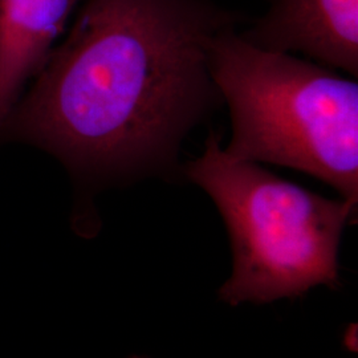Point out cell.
Wrapping results in <instances>:
<instances>
[{"label": "cell", "instance_id": "cell-5", "mask_svg": "<svg viewBox=\"0 0 358 358\" xmlns=\"http://www.w3.org/2000/svg\"><path fill=\"white\" fill-rule=\"evenodd\" d=\"M80 0H0V127Z\"/></svg>", "mask_w": 358, "mask_h": 358}, {"label": "cell", "instance_id": "cell-4", "mask_svg": "<svg viewBox=\"0 0 358 358\" xmlns=\"http://www.w3.org/2000/svg\"><path fill=\"white\" fill-rule=\"evenodd\" d=\"M268 11L241 32L267 51L301 52L316 63L358 75V0H271Z\"/></svg>", "mask_w": 358, "mask_h": 358}, {"label": "cell", "instance_id": "cell-1", "mask_svg": "<svg viewBox=\"0 0 358 358\" xmlns=\"http://www.w3.org/2000/svg\"><path fill=\"white\" fill-rule=\"evenodd\" d=\"M238 22L208 0H85L0 138L51 154L90 186L171 176L183 140L222 101L210 51Z\"/></svg>", "mask_w": 358, "mask_h": 358}, {"label": "cell", "instance_id": "cell-2", "mask_svg": "<svg viewBox=\"0 0 358 358\" xmlns=\"http://www.w3.org/2000/svg\"><path fill=\"white\" fill-rule=\"evenodd\" d=\"M210 72L230 110L226 153L303 171L357 206L356 81L291 53L259 48L236 26L214 38Z\"/></svg>", "mask_w": 358, "mask_h": 358}, {"label": "cell", "instance_id": "cell-3", "mask_svg": "<svg viewBox=\"0 0 358 358\" xmlns=\"http://www.w3.org/2000/svg\"><path fill=\"white\" fill-rule=\"evenodd\" d=\"M182 171L210 195L230 235L234 269L219 291L223 301L268 304L340 284V242L357 206L231 157L217 133Z\"/></svg>", "mask_w": 358, "mask_h": 358}, {"label": "cell", "instance_id": "cell-6", "mask_svg": "<svg viewBox=\"0 0 358 358\" xmlns=\"http://www.w3.org/2000/svg\"><path fill=\"white\" fill-rule=\"evenodd\" d=\"M131 358H141V357H131Z\"/></svg>", "mask_w": 358, "mask_h": 358}]
</instances>
